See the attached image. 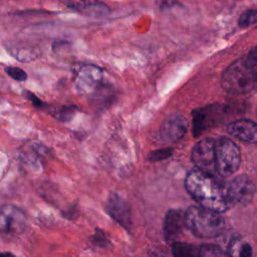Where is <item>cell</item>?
Instances as JSON below:
<instances>
[{
    "mask_svg": "<svg viewBox=\"0 0 257 257\" xmlns=\"http://www.w3.org/2000/svg\"><path fill=\"white\" fill-rule=\"evenodd\" d=\"M0 257H16V256L13 253H11V252L0 251Z\"/></svg>",
    "mask_w": 257,
    "mask_h": 257,
    "instance_id": "d4e9b609",
    "label": "cell"
},
{
    "mask_svg": "<svg viewBox=\"0 0 257 257\" xmlns=\"http://www.w3.org/2000/svg\"><path fill=\"white\" fill-rule=\"evenodd\" d=\"M221 106L219 105H211L207 106L206 108L200 109V112L195 113V120L196 123L202 121L198 125H196V130H199L202 132L204 128L210 126L212 123L216 122V119H218V115L221 114L222 112L219 111Z\"/></svg>",
    "mask_w": 257,
    "mask_h": 257,
    "instance_id": "5bb4252c",
    "label": "cell"
},
{
    "mask_svg": "<svg viewBox=\"0 0 257 257\" xmlns=\"http://www.w3.org/2000/svg\"><path fill=\"white\" fill-rule=\"evenodd\" d=\"M185 187L201 207L216 213L228 210L231 203L226 187L213 175L193 169L186 177Z\"/></svg>",
    "mask_w": 257,
    "mask_h": 257,
    "instance_id": "6da1fadb",
    "label": "cell"
},
{
    "mask_svg": "<svg viewBox=\"0 0 257 257\" xmlns=\"http://www.w3.org/2000/svg\"><path fill=\"white\" fill-rule=\"evenodd\" d=\"M172 251L174 257H200V248L190 243L175 242Z\"/></svg>",
    "mask_w": 257,
    "mask_h": 257,
    "instance_id": "9a60e30c",
    "label": "cell"
},
{
    "mask_svg": "<svg viewBox=\"0 0 257 257\" xmlns=\"http://www.w3.org/2000/svg\"><path fill=\"white\" fill-rule=\"evenodd\" d=\"M5 72L16 81H25L27 79V73L17 66H6Z\"/></svg>",
    "mask_w": 257,
    "mask_h": 257,
    "instance_id": "44dd1931",
    "label": "cell"
},
{
    "mask_svg": "<svg viewBox=\"0 0 257 257\" xmlns=\"http://www.w3.org/2000/svg\"><path fill=\"white\" fill-rule=\"evenodd\" d=\"M170 155H171L170 149H162V150H157V151L151 152L148 159L151 162H157V161H161V160L168 158Z\"/></svg>",
    "mask_w": 257,
    "mask_h": 257,
    "instance_id": "7402d4cb",
    "label": "cell"
},
{
    "mask_svg": "<svg viewBox=\"0 0 257 257\" xmlns=\"http://www.w3.org/2000/svg\"><path fill=\"white\" fill-rule=\"evenodd\" d=\"M246 64L249 68V70L251 71L253 77L255 78L256 82H257V46L253 47L249 53L247 54V56L244 57Z\"/></svg>",
    "mask_w": 257,
    "mask_h": 257,
    "instance_id": "ffe728a7",
    "label": "cell"
},
{
    "mask_svg": "<svg viewBox=\"0 0 257 257\" xmlns=\"http://www.w3.org/2000/svg\"><path fill=\"white\" fill-rule=\"evenodd\" d=\"M239 25L241 27H251L257 25V9L245 11L239 18Z\"/></svg>",
    "mask_w": 257,
    "mask_h": 257,
    "instance_id": "d6986e66",
    "label": "cell"
},
{
    "mask_svg": "<svg viewBox=\"0 0 257 257\" xmlns=\"http://www.w3.org/2000/svg\"><path fill=\"white\" fill-rule=\"evenodd\" d=\"M227 132L243 142L257 144V123L250 119H237L230 122Z\"/></svg>",
    "mask_w": 257,
    "mask_h": 257,
    "instance_id": "8fae6325",
    "label": "cell"
},
{
    "mask_svg": "<svg viewBox=\"0 0 257 257\" xmlns=\"http://www.w3.org/2000/svg\"><path fill=\"white\" fill-rule=\"evenodd\" d=\"M239 257H253V252H252V248L249 244L247 243H243L242 245H240L239 248Z\"/></svg>",
    "mask_w": 257,
    "mask_h": 257,
    "instance_id": "cb8c5ba5",
    "label": "cell"
},
{
    "mask_svg": "<svg viewBox=\"0 0 257 257\" xmlns=\"http://www.w3.org/2000/svg\"><path fill=\"white\" fill-rule=\"evenodd\" d=\"M66 6L71 10L92 17H101L110 11L109 6L99 1H70L66 3Z\"/></svg>",
    "mask_w": 257,
    "mask_h": 257,
    "instance_id": "7c38bea8",
    "label": "cell"
},
{
    "mask_svg": "<svg viewBox=\"0 0 257 257\" xmlns=\"http://www.w3.org/2000/svg\"><path fill=\"white\" fill-rule=\"evenodd\" d=\"M106 213L119 225L125 229H130L131 221V209L126 201L116 193L109 194L106 205Z\"/></svg>",
    "mask_w": 257,
    "mask_h": 257,
    "instance_id": "9c48e42d",
    "label": "cell"
},
{
    "mask_svg": "<svg viewBox=\"0 0 257 257\" xmlns=\"http://www.w3.org/2000/svg\"><path fill=\"white\" fill-rule=\"evenodd\" d=\"M27 217L23 210L12 204L0 207V235L15 237L23 233L26 228Z\"/></svg>",
    "mask_w": 257,
    "mask_h": 257,
    "instance_id": "8992f818",
    "label": "cell"
},
{
    "mask_svg": "<svg viewBox=\"0 0 257 257\" xmlns=\"http://www.w3.org/2000/svg\"><path fill=\"white\" fill-rule=\"evenodd\" d=\"M256 83L251 71L249 70L245 58L234 61L223 73L222 85L230 93L243 94L253 89Z\"/></svg>",
    "mask_w": 257,
    "mask_h": 257,
    "instance_id": "3957f363",
    "label": "cell"
},
{
    "mask_svg": "<svg viewBox=\"0 0 257 257\" xmlns=\"http://www.w3.org/2000/svg\"><path fill=\"white\" fill-rule=\"evenodd\" d=\"M11 54L14 55V57L17 58L20 61H31L35 57H37V54H36L34 49H32V48L26 49L25 47H22L21 49L20 48H13L11 50Z\"/></svg>",
    "mask_w": 257,
    "mask_h": 257,
    "instance_id": "ac0fdd59",
    "label": "cell"
},
{
    "mask_svg": "<svg viewBox=\"0 0 257 257\" xmlns=\"http://www.w3.org/2000/svg\"><path fill=\"white\" fill-rule=\"evenodd\" d=\"M241 155L233 141L221 137L216 141V170L221 177L233 175L239 168Z\"/></svg>",
    "mask_w": 257,
    "mask_h": 257,
    "instance_id": "277c9868",
    "label": "cell"
},
{
    "mask_svg": "<svg viewBox=\"0 0 257 257\" xmlns=\"http://www.w3.org/2000/svg\"><path fill=\"white\" fill-rule=\"evenodd\" d=\"M192 162L196 169L215 176L216 170V141L210 138L199 141L192 150Z\"/></svg>",
    "mask_w": 257,
    "mask_h": 257,
    "instance_id": "52a82bcc",
    "label": "cell"
},
{
    "mask_svg": "<svg viewBox=\"0 0 257 257\" xmlns=\"http://www.w3.org/2000/svg\"><path fill=\"white\" fill-rule=\"evenodd\" d=\"M77 111V106L70 104V105H59L54 106L49 109L50 114L57 120L66 122L72 119Z\"/></svg>",
    "mask_w": 257,
    "mask_h": 257,
    "instance_id": "2e32d148",
    "label": "cell"
},
{
    "mask_svg": "<svg viewBox=\"0 0 257 257\" xmlns=\"http://www.w3.org/2000/svg\"><path fill=\"white\" fill-rule=\"evenodd\" d=\"M187 131V120L182 115L173 114L167 117L160 126L159 139L162 142L173 143L180 140Z\"/></svg>",
    "mask_w": 257,
    "mask_h": 257,
    "instance_id": "30bf717a",
    "label": "cell"
},
{
    "mask_svg": "<svg viewBox=\"0 0 257 257\" xmlns=\"http://www.w3.org/2000/svg\"><path fill=\"white\" fill-rule=\"evenodd\" d=\"M76 90L83 95H93L103 84V70L93 63L76 64L73 69Z\"/></svg>",
    "mask_w": 257,
    "mask_h": 257,
    "instance_id": "5b68a950",
    "label": "cell"
},
{
    "mask_svg": "<svg viewBox=\"0 0 257 257\" xmlns=\"http://www.w3.org/2000/svg\"><path fill=\"white\" fill-rule=\"evenodd\" d=\"M22 93H23L24 97L27 98L36 108H44L45 103H44L38 96H36L33 92H31V91L25 89V90H23Z\"/></svg>",
    "mask_w": 257,
    "mask_h": 257,
    "instance_id": "603a6c76",
    "label": "cell"
},
{
    "mask_svg": "<svg viewBox=\"0 0 257 257\" xmlns=\"http://www.w3.org/2000/svg\"><path fill=\"white\" fill-rule=\"evenodd\" d=\"M184 214L180 210H170L167 212L164 221V236L167 241L174 240L182 231Z\"/></svg>",
    "mask_w": 257,
    "mask_h": 257,
    "instance_id": "4fadbf2b",
    "label": "cell"
},
{
    "mask_svg": "<svg viewBox=\"0 0 257 257\" xmlns=\"http://www.w3.org/2000/svg\"><path fill=\"white\" fill-rule=\"evenodd\" d=\"M199 248L200 257H232L217 245L203 244Z\"/></svg>",
    "mask_w": 257,
    "mask_h": 257,
    "instance_id": "e0dca14e",
    "label": "cell"
},
{
    "mask_svg": "<svg viewBox=\"0 0 257 257\" xmlns=\"http://www.w3.org/2000/svg\"><path fill=\"white\" fill-rule=\"evenodd\" d=\"M226 191L231 204L245 205L251 202L256 192V187L251 179L245 175H241L234 178L226 186Z\"/></svg>",
    "mask_w": 257,
    "mask_h": 257,
    "instance_id": "ba28073f",
    "label": "cell"
},
{
    "mask_svg": "<svg viewBox=\"0 0 257 257\" xmlns=\"http://www.w3.org/2000/svg\"><path fill=\"white\" fill-rule=\"evenodd\" d=\"M186 228L197 238H214L219 236L224 228V219L219 213L201 206H191L184 213Z\"/></svg>",
    "mask_w": 257,
    "mask_h": 257,
    "instance_id": "7a4b0ae2",
    "label": "cell"
}]
</instances>
